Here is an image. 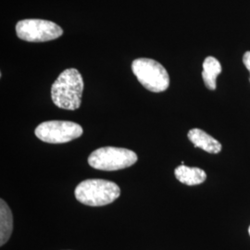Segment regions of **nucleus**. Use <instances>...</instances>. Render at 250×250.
Here are the masks:
<instances>
[{
  "instance_id": "nucleus-3",
  "label": "nucleus",
  "mask_w": 250,
  "mask_h": 250,
  "mask_svg": "<svg viewBox=\"0 0 250 250\" xmlns=\"http://www.w3.org/2000/svg\"><path fill=\"white\" fill-rule=\"evenodd\" d=\"M132 71L146 89L161 93L168 89L170 77L161 63L152 59H137L132 63Z\"/></svg>"
},
{
  "instance_id": "nucleus-9",
  "label": "nucleus",
  "mask_w": 250,
  "mask_h": 250,
  "mask_svg": "<svg viewBox=\"0 0 250 250\" xmlns=\"http://www.w3.org/2000/svg\"><path fill=\"white\" fill-rule=\"evenodd\" d=\"M221 72H222V65L216 58L211 56L206 58L203 62L202 77L207 88L209 90L216 89L217 87L216 80L218 75L221 74Z\"/></svg>"
},
{
  "instance_id": "nucleus-4",
  "label": "nucleus",
  "mask_w": 250,
  "mask_h": 250,
  "mask_svg": "<svg viewBox=\"0 0 250 250\" xmlns=\"http://www.w3.org/2000/svg\"><path fill=\"white\" fill-rule=\"evenodd\" d=\"M137 160V155L130 149L105 146L92 152L88 157V163L94 169L112 171L128 168Z\"/></svg>"
},
{
  "instance_id": "nucleus-7",
  "label": "nucleus",
  "mask_w": 250,
  "mask_h": 250,
  "mask_svg": "<svg viewBox=\"0 0 250 250\" xmlns=\"http://www.w3.org/2000/svg\"><path fill=\"white\" fill-rule=\"evenodd\" d=\"M188 138L196 147H199L208 153L218 154L222 151V144L201 129L195 128L190 130L188 132Z\"/></svg>"
},
{
  "instance_id": "nucleus-2",
  "label": "nucleus",
  "mask_w": 250,
  "mask_h": 250,
  "mask_svg": "<svg viewBox=\"0 0 250 250\" xmlns=\"http://www.w3.org/2000/svg\"><path fill=\"white\" fill-rule=\"evenodd\" d=\"M75 197L82 204L91 207L106 206L114 202L121 195L115 183L102 179H88L75 188Z\"/></svg>"
},
{
  "instance_id": "nucleus-6",
  "label": "nucleus",
  "mask_w": 250,
  "mask_h": 250,
  "mask_svg": "<svg viewBox=\"0 0 250 250\" xmlns=\"http://www.w3.org/2000/svg\"><path fill=\"white\" fill-rule=\"evenodd\" d=\"M16 33L19 38L27 42H46L61 37L63 30L50 21L26 19L17 23Z\"/></svg>"
},
{
  "instance_id": "nucleus-12",
  "label": "nucleus",
  "mask_w": 250,
  "mask_h": 250,
  "mask_svg": "<svg viewBox=\"0 0 250 250\" xmlns=\"http://www.w3.org/2000/svg\"><path fill=\"white\" fill-rule=\"evenodd\" d=\"M249 232H250V228H249Z\"/></svg>"
},
{
  "instance_id": "nucleus-5",
  "label": "nucleus",
  "mask_w": 250,
  "mask_h": 250,
  "mask_svg": "<svg viewBox=\"0 0 250 250\" xmlns=\"http://www.w3.org/2000/svg\"><path fill=\"white\" fill-rule=\"evenodd\" d=\"M81 125L68 121L44 122L36 128L35 134L41 141L49 144H63L79 138L83 134Z\"/></svg>"
},
{
  "instance_id": "nucleus-8",
  "label": "nucleus",
  "mask_w": 250,
  "mask_h": 250,
  "mask_svg": "<svg viewBox=\"0 0 250 250\" xmlns=\"http://www.w3.org/2000/svg\"><path fill=\"white\" fill-rule=\"evenodd\" d=\"M175 177L187 186H197L205 182L207 174L202 169L196 167H188L185 164L178 166L174 170Z\"/></svg>"
},
{
  "instance_id": "nucleus-1",
  "label": "nucleus",
  "mask_w": 250,
  "mask_h": 250,
  "mask_svg": "<svg viewBox=\"0 0 250 250\" xmlns=\"http://www.w3.org/2000/svg\"><path fill=\"white\" fill-rule=\"evenodd\" d=\"M83 80L76 69L63 71L51 87V99L54 104L60 108L75 110L82 103L83 92Z\"/></svg>"
},
{
  "instance_id": "nucleus-11",
  "label": "nucleus",
  "mask_w": 250,
  "mask_h": 250,
  "mask_svg": "<svg viewBox=\"0 0 250 250\" xmlns=\"http://www.w3.org/2000/svg\"><path fill=\"white\" fill-rule=\"evenodd\" d=\"M243 62L245 64L246 68L250 72V51H247L246 53L244 54Z\"/></svg>"
},
{
  "instance_id": "nucleus-10",
  "label": "nucleus",
  "mask_w": 250,
  "mask_h": 250,
  "mask_svg": "<svg viewBox=\"0 0 250 250\" xmlns=\"http://www.w3.org/2000/svg\"><path fill=\"white\" fill-rule=\"evenodd\" d=\"M13 228L12 213L8 204L0 200V245L4 246L9 241Z\"/></svg>"
}]
</instances>
